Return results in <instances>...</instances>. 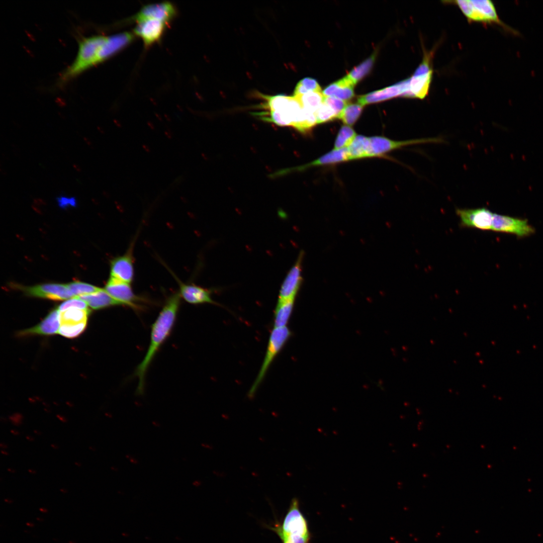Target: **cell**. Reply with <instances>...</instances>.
<instances>
[{"instance_id":"55","label":"cell","mask_w":543,"mask_h":543,"mask_svg":"<svg viewBox=\"0 0 543 543\" xmlns=\"http://www.w3.org/2000/svg\"><path fill=\"white\" fill-rule=\"evenodd\" d=\"M88 448L92 451H94L95 450V449L94 448V447L93 446H89Z\"/></svg>"},{"instance_id":"9","label":"cell","mask_w":543,"mask_h":543,"mask_svg":"<svg viewBox=\"0 0 543 543\" xmlns=\"http://www.w3.org/2000/svg\"><path fill=\"white\" fill-rule=\"evenodd\" d=\"M170 274L178 285V292L182 299L187 303L193 305H199L203 304H211L216 305H220L219 303L213 300L212 294L213 289H206L197 285L194 283H185L167 267Z\"/></svg>"},{"instance_id":"17","label":"cell","mask_w":543,"mask_h":543,"mask_svg":"<svg viewBox=\"0 0 543 543\" xmlns=\"http://www.w3.org/2000/svg\"><path fill=\"white\" fill-rule=\"evenodd\" d=\"M175 13L173 5L164 2L144 6L132 19L137 22L147 19H155L167 23L174 16Z\"/></svg>"},{"instance_id":"1","label":"cell","mask_w":543,"mask_h":543,"mask_svg":"<svg viewBox=\"0 0 543 543\" xmlns=\"http://www.w3.org/2000/svg\"><path fill=\"white\" fill-rule=\"evenodd\" d=\"M261 96L264 101L259 109L262 110L255 114L262 120L280 126H291L301 133L309 131L317 124L315 114L305 110L296 96Z\"/></svg>"},{"instance_id":"12","label":"cell","mask_w":543,"mask_h":543,"mask_svg":"<svg viewBox=\"0 0 543 543\" xmlns=\"http://www.w3.org/2000/svg\"><path fill=\"white\" fill-rule=\"evenodd\" d=\"M492 230L526 236L534 232V229L526 220L493 214Z\"/></svg>"},{"instance_id":"41","label":"cell","mask_w":543,"mask_h":543,"mask_svg":"<svg viewBox=\"0 0 543 543\" xmlns=\"http://www.w3.org/2000/svg\"><path fill=\"white\" fill-rule=\"evenodd\" d=\"M0 446L3 449H6V448H8V445L7 444H6L5 443H4V442H1V443Z\"/></svg>"},{"instance_id":"36","label":"cell","mask_w":543,"mask_h":543,"mask_svg":"<svg viewBox=\"0 0 543 543\" xmlns=\"http://www.w3.org/2000/svg\"><path fill=\"white\" fill-rule=\"evenodd\" d=\"M56 417L62 422L66 423L68 421L67 419L64 416L61 414H56Z\"/></svg>"},{"instance_id":"23","label":"cell","mask_w":543,"mask_h":543,"mask_svg":"<svg viewBox=\"0 0 543 543\" xmlns=\"http://www.w3.org/2000/svg\"><path fill=\"white\" fill-rule=\"evenodd\" d=\"M377 54V52H374L360 64L354 67L346 75L354 85L370 73L375 61Z\"/></svg>"},{"instance_id":"48","label":"cell","mask_w":543,"mask_h":543,"mask_svg":"<svg viewBox=\"0 0 543 543\" xmlns=\"http://www.w3.org/2000/svg\"><path fill=\"white\" fill-rule=\"evenodd\" d=\"M33 432H34V433L35 434H36L37 435H41L42 434L41 432L40 431L38 430L35 429V430H34Z\"/></svg>"},{"instance_id":"43","label":"cell","mask_w":543,"mask_h":543,"mask_svg":"<svg viewBox=\"0 0 543 543\" xmlns=\"http://www.w3.org/2000/svg\"><path fill=\"white\" fill-rule=\"evenodd\" d=\"M28 472L31 474H35L36 473V470L33 469H29L28 470Z\"/></svg>"},{"instance_id":"57","label":"cell","mask_w":543,"mask_h":543,"mask_svg":"<svg viewBox=\"0 0 543 543\" xmlns=\"http://www.w3.org/2000/svg\"><path fill=\"white\" fill-rule=\"evenodd\" d=\"M5 501L6 502H9V503H11V502H12V500H8V499H5Z\"/></svg>"},{"instance_id":"22","label":"cell","mask_w":543,"mask_h":543,"mask_svg":"<svg viewBox=\"0 0 543 543\" xmlns=\"http://www.w3.org/2000/svg\"><path fill=\"white\" fill-rule=\"evenodd\" d=\"M347 149L349 160L370 157L369 138L363 135H356L347 147Z\"/></svg>"},{"instance_id":"40","label":"cell","mask_w":543,"mask_h":543,"mask_svg":"<svg viewBox=\"0 0 543 543\" xmlns=\"http://www.w3.org/2000/svg\"><path fill=\"white\" fill-rule=\"evenodd\" d=\"M26 438L27 440H28V441H31V442L34 441V439H35L33 437H32V436L29 435H26Z\"/></svg>"},{"instance_id":"6","label":"cell","mask_w":543,"mask_h":543,"mask_svg":"<svg viewBox=\"0 0 543 543\" xmlns=\"http://www.w3.org/2000/svg\"><path fill=\"white\" fill-rule=\"evenodd\" d=\"M131 284L110 277L104 289L123 306L137 311L141 310L143 306L140 303L145 302L146 300L134 292Z\"/></svg>"},{"instance_id":"20","label":"cell","mask_w":543,"mask_h":543,"mask_svg":"<svg viewBox=\"0 0 543 543\" xmlns=\"http://www.w3.org/2000/svg\"><path fill=\"white\" fill-rule=\"evenodd\" d=\"M295 299L278 301L274 311V327L287 326L293 311Z\"/></svg>"},{"instance_id":"24","label":"cell","mask_w":543,"mask_h":543,"mask_svg":"<svg viewBox=\"0 0 543 543\" xmlns=\"http://www.w3.org/2000/svg\"><path fill=\"white\" fill-rule=\"evenodd\" d=\"M295 96L299 99L305 110L313 113H315L324 99V95L321 91L312 92Z\"/></svg>"},{"instance_id":"2","label":"cell","mask_w":543,"mask_h":543,"mask_svg":"<svg viewBox=\"0 0 543 543\" xmlns=\"http://www.w3.org/2000/svg\"><path fill=\"white\" fill-rule=\"evenodd\" d=\"M181 297L178 292L170 295L151 325L150 342L146 354L137 367L134 376L138 378L136 390L138 395L144 392L145 381L148 369L157 351L170 334L177 316L181 304Z\"/></svg>"},{"instance_id":"8","label":"cell","mask_w":543,"mask_h":543,"mask_svg":"<svg viewBox=\"0 0 543 543\" xmlns=\"http://www.w3.org/2000/svg\"><path fill=\"white\" fill-rule=\"evenodd\" d=\"M304 256V252L302 250L287 273L281 284L278 301L295 299L302 282V263Z\"/></svg>"},{"instance_id":"58","label":"cell","mask_w":543,"mask_h":543,"mask_svg":"<svg viewBox=\"0 0 543 543\" xmlns=\"http://www.w3.org/2000/svg\"><path fill=\"white\" fill-rule=\"evenodd\" d=\"M44 410H45V411L46 412H47V413H50V411H49V410H48V409H44Z\"/></svg>"},{"instance_id":"16","label":"cell","mask_w":543,"mask_h":543,"mask_svg":"<svg viewBox=\"0 0 543 543\" xmlns=\"http://www.w3.org/2000/svg\"><path fill=\"white\" fill-rule=\"evenodd\" d=\"M60 312L55 309L51 311L45 318L37 325L19 331V337H27L35 335H49L58 333L60 328Z\"/></svg>"},{"instance_id":"34","label":"cell","mask_w":543,"mask_h":543,"mask_svg":"<svg viewBox=\"0 0 543 543\" xmlns=\"http://www.w3.org/2000/svg\"><path fill=\"white\" fill-rule=\"evenodd\" d=\"M57 202L61 208H66L69 206L75 207L76 205V200L72 197H60L57 198Z\"/></svg>"},{"instance_id":"15","label":"cell","mask_w":543,"mask_h":543,"mask_svg":"<svg viewBox=\"0 0 543 543\" xmlns=\"http://www.w3.org/2000/svg\"><path fill=\"white\" fill-rule=\"evenodd\" d=\"M134 33L140 36L145 45L159 40L164 31L166 23L155 19H147L137 22Z\"/></svg>"},{"instance_id":"45","label":"cell","mask_w":543,"mask_h":543,"mask_svg":"<svg viewBox=\"0 0 543 543\" xmlns=\"http://www.w3.org/2000/svg\"><path fill=\"white\" fill-rule=\"evenodd\" d=\"M97 129H98V131H99V132H100V133H102V134H104V133H105V131H104V129H103V128H102L101 127H100V126H98V127H97Z\"/></svg>"},{"instance_id":"44","label":"cell","mask_w":543,"mask_h":543,"mask_svg":"<svg viewBox=\"0 0 543 543\" xmlns=\"http://www.w3.org/2000/svg\"><path fill=\"white\" fill-rule=\"evenodd\" d=\"M143 148L147 152H150V151L149 147L146 145H143Z\"/></svg>"},{"instance_id":"28","label":"cell","mask_w":543,"mask_h":543,"mask_svg":"<svg viewBox=\"0 0 543 543\" xmlns=\"http://www.w3.org/2000/svg\"><path fill=\"white\" fill-rule=\"evenodd\" d=\"M73 297L87 295L100 291L101 288L79 281H73L66 284Z\"/></svg>"},{"instance_id":"5","label":"cell","mask_w":543,"mask_h":543,"mask_svg":"<svg viewBox=\"0 0 543 543\" xmlns=\"http://www.w3.org/2000/svg\"><path fill=\"white\" fill-rule=\"evenodd\" d=\"M291 335L292 332L287 326L274 327L269 337L265 356L261 368L248 393L247 395L249 398L251 399L254 397L272 363L284 347Z\"/></svg>"},{"instance_id":"3","label":"cell","mask_w":543,"mask_h":543,"mask_svg":"<svg viewBox=\"0 0 543 543\" xmlns=\"http://www.w3.org/2000/svg\"><path fill=\"white\" fill-rule=\"evenodd\" d=\"M270 528L275 532L282 543H309L310 532L307 521L301 513L297 498H293L281 524Z\"/></svg>"},{"instance_id":"38","label":"cell","mask_w":543,"mask_h":543,"mask_svg":"<svg viewBox=\"0 0 543 543\" xmlns=\"http://www.w3.org/2000/svg\"><path fill=\"white\" fill-rule=\"evenodd\" d=\"M73 167L78 172H80L81 171L80 167L77 164H73Z\"/></svg>"},{"instance_id":"35","label":"cell","mask_w":543,"mask_h":543,"mask_svg":"<svg viewBox=\"0 0 543 543\" xmlns=\"http://www.w3.org/2000/svg\"><path fill=\"white\" fill-rule=\"evenodd\" d=\"M9 419L12 423L16 426H19L22 423L23 416L19 413H15L9 416Z\"/></svg>"},{"instance_id":"59","label":"cell","mask_w":543,"mask_h":543,"mask_svg":"<svg viewBox=\"0 0 543 543\" xmlns=\"http://www.w3.org/2000/svg\"><path fill=\"white\" fill-rule=\"evenodd\" d=\"M27 525H29V526H33V524H30V523H27Z\"/></svg>"},{"instance_id":"39","label":"cell","mask_w":543,"mask_h":543,"mask_svg":"<svg viewBox=\"0 0 543 543\" xmlns=\"http://www.w3.org/2000/svg\"><path fill=\"white\" fill-rule=\"evenodd\" d=\"M83 139H84V141L85 142V143L88 145H89V146L92 145V142H91L90 140L88 138H87L86 137H84Z\"/></svg>"},{"instance_id":"13","label":"cell","mask_w":543,"mask_h":543,"mask_svg":"<svg viewBox=\"0 0 543 543\" xmlns=\"http://www.w3.org/2000/svg\"><path fill=\"white\" fill-rule=\"evenodd\" d=\"M22 290L29 296L52 300H63L73 297L66 285L61 284H43L32 287H23Z\"/></svg>"},{"instance_id":"53","label":"cell","mask_w":543,"mask_h":543,"mask_svg":"<svg viewBox=\"0 0 543 543\" xmlns=\"http://www.w3.org/2000/svg\"><path fill=\"white\" fill-rule=\"evenodd\" d=\"M165 134L166 136H167V137H168L169 138H171V135L170 134V133H169V132H165Z\"/></svg>"},{"instance_id":"33","label":"cell","mask_w":543,"mask_h":543,"mask_svg":"<svg viewBox=\"0 0 543 543\" xmlns=\"http://www.w3.org/2000/svg\"><path fill=\"white\" fill-rule=\"evenodd\" d=\"M323 102L333 109L337 114V116L347 105L345 101L335 97H326L324 96Z\"/></svg>"},{"instance_id":"7","label":"cell","mask_w":543,"mask_h":543,"mask_svg":"<svg viewBox=\"0 0 543 543\" xmlns=\"http://www.w3.org/2000/svg\"><path fill=\"white\" fill-rule=\"evenodd\" d=\"M137 235L134 237L125 252L113 258L110 262V276L131 284L134 278L133 251Z\"/></svg>"},{"instance_id":"19","label":"cell","mask_w":543,"mask_h":543,"mask_svg":"<svg viewBox=\"0 0 543 543\" xmlns=\"http://www.w3.org/2000/svg\"><path fill=\"white\" fill-rule=\"evenodd\" d=\"M75 297L85 301L94 310H99L112 306H123L103 289L94 293Z\"/></svg>"},{"instance_id":"27","label":"cell","mask_w":543,"mask_h":543,"mask_svg":"<svg viewBox=\"0 0 543 543\" xmlns=\"http://www.w3.org/2000/svg\"><path fill=\"white\" fill-rule=\"evenodd\" d=\"M356 136L353 129L349 126H342L337 134L334 143V149H338L348 146Z\"/></svg>"},{"instance_id":"54","label":"cell","mask_w":543,"mask_h":543,"mask_svg":"<svg viewBox=\"0 0 543 543\" xmlns=\"http://www.w3.org/2000/svg\"><path fill=\"white\" fill-rule=\"evenodd\" d=\"M60 491L63 493H65L67 492V491L64 488L60 489Z\"/></svg>"},{"instance_id":"51","label":"cell","mask_w":543,"mask_h":543,"mask_svg":"<svg viewBox=\"0 0 543 543\" xmlns=\"http://www.w3.org/2000/svg\"><path fill=\"white\" fill-rule=\"evenodd\" d=\"M114 123H115L116 125V126H117V127H121V124L120 123H118V122H117V121L116 120H115V121H114Z\"/></svg>"},{"instance_id":"37","label":"cell","mask_w":543,"mask_h":543,"mask_svg":"<svg viewBox=\"0 0 543 543\" xmlns=\"http://www.w3.org/2000/svg\"><path fill=\"white\" fill-rule=\"evenodd\" d=\"M11 433L15 436H18L20 435V432L15 429H11L10 430Z\"/></svg>"},{"instance_id":"31","label":"cell","mask_w":543,"mask_h":543,"mask_svg":"<svg viewBox=\"0 0 543 543\" xmlns=\"http://www.w3.org/2000/svg\"><path fill=\"white\" fill-rule=\"evenodd\" d=\"M317 124H321L337 118L336 112L323 102L315 113Z\"/></svg>"},{"instance_id":"30","label":"cell","mask_w":543,"mask_h":543,"mask_svg":"<svg viewBox=\"0 0 543 543\" xmlns=\"http://www.w3.org/2000/svg\"><path fill=\"white\" fill-rule=\"evenodd\" d=\"M315 91H321L318 82L314 78L305 77L298 82L294 92V95L300 96Z\"/></svg>"},{"instance_id":"4","label":"cell","mask_w":543,"mask_h":543,"mask_svg":"<svg viewBox=\"0 0 543 543\" xmlns=\"http://www.w3.org/2000/svg\"><path fill=\"white\" fill-rule=\"evenodd\" d=\"M443 2L458 7L467 20L487 24H496L507 31L518 34V31L504 23L499 17L493 2L490 0H458Z\"/></svg>"},{"instance_id":"18","label":"cell","mask_w":543,"mask_h":543,"mask_svg":"<svg viewBox=\"0 0 543 543\" xmlns=\"http://www.w3.org/2000/svg\"><path fill=\"white\" fill-rule=\"evenodd\" d=\"M354 86L352 81L345 76L328 85L322 93L324 96L335 97L346 102L353 97Z\"/></svg>"},{"instance_id":"47","label":"cell","mask_w":543,"mask_h":543,"mask_svg":"<svg viewBox=\"0 0 543 543\" xmlns=\"http://www.w3.org/2000/svg\"><path fill=\"white\" fill-rule=\"evenodd\" d=\"M1 454L2 455H3L4 456H8L9 455V452H7L6 450H5L4 449H2L1 451Z\"/></svg>"},{"instance_id":"46","label":"cell","mask_w":543,"mask_h":543,"mask_svg":"<svg viewBox=\"0 0 543 543\" xmlns=\"http://www.w3.org/2000/svg\"><path fill=\"white\" fill-rule=\"evenodd\" d=\"M7 471H8L9 472H10V473H16V470H15V469H13V468H8L7 469Z\"/></svg>"},{"instance_id":"10","label":"cell","mask_w":543,"mask_h":543,"mask_svg":"<svg viewBox=\"0 0 543 543\" xmlns=\"http://www.w3.org/2000/svg\"><path fill=\"white\" fill-rule=\"evenodd\" d=\"M370 157L381 155L402 147L420 143L439 142L442 140L437 138L412 139L405 141H395L382 136L369 137Z\"/></svg>"},{"instance_id":"11","label":"cell","mask_w":543,"mask_h":543,"mask_svg":"<svg viewBox=\"0 0 543 543\" xmlns=\"http://www.w3.org/2000/svg\"><path fill=\"white\" fill-rule=\"evenodd\" d=\"M456 214L463 226L484 230H492L494 213L486 208L458 209Z\"/></svg>"},{"instance_id":"29","label":"cell","mask_w":543,"mask_h":543,"mask_svg":"<svg viewBox=\"0 0 543 543\" xmlns=\"http://www.w3.org/2000/svg\"><path fill=\"white\" fill-rule=\"evenodd\" d=\"M87 321L74 324H61L58 333L66 338H75L85 330Z\"/></svg>"},{"instance_id":"26","label":"cell","mask_w":543,"mask_h":543,"mask_svg":"<svg viewBox=\"0 0 543 543\" xmlns=\"http://www.w3.org/2000/svg\"><path fill=\"white\" fill-rule=\"evenodd\" d=\"M90 312L89 309H68L60 312L61 324H74L87 321Z\"/></svg>"},{"instance_id":"14","label":"cell","mask_w":543,"mask_h":543,"mask_svg":"<svg viewBox=\"0 0 543 543\" xmlns=\"http://www.w3.org/2000/svg\"><path fill=\"white\" fill-rule=\"evenodd\" d=\"M409 90L407 82L404 80L396 84L360 96L357 103L363 106L385 101L396 97H406Z\"/></svg>"},{"instance_id":"42","label":"cell","mask_w":543,"mask_h":543,"mask_svg":"<svg viewBox=\"0 0 543 543\" xmlns=\"http://www.w3.org/2000/svg\"><path fill=\"white\" fill-rule=\"evenodd\" d=\"M50 446L54 449H58L59 448V446L55 443H51Z\"/></svg>"},{"instance_id":"56","label":"cell","mask_w":543,"mask_h":543,"mask_svg":"<svg viewBox=\"0 0 543 543\" xmlns=\"http://www.w3.org/2000/svg\"><path fill=\"white\" fill-rule=\"evenodd\" d=\"M40 510L42 511V512H47V510L46 509H44V508H40Z\"/></svg>"},{"instance_id":"50","label":"cell","mask_w":543,"mask_h":543,"mask_svg":"<svg viewBox=\"0 0 543 543\" xmlns=\"http://www.w3.org/2000/svg\"><path fill=\"white\" fill-rule=\"evenodd\" d=\"M74 464L78 467H80L81 466V463L79 462H75Z\"/></svg>"},{"instance_id":"52","label":"cell","mask_w":543,"mask_h":543,"mask_svg":"<svg viewBox=\"0 0 543 543\" xmlns=\"http://www.w3.org/2000/svg\"><path fill=\"white\" fill-rule=\"evenodd\" d=\"M1 420L2 422H6L7 421V419L5 417H1Z\"/></svg>"},{"instance_id":"49","label":"cell","mask_w":543,"mask_h":543,"mask_svg":"<svg viewBox=\"0 0 543 543\" xmlns=\"http://www.w3.org/2000/svg\"><path fill=\"white\" fill-rule=\"evenodd\" d=\"M148 126L151 129H154V125H152V124L150 122L148 123Z\"/></svg>"},{"instance_id":"25","label":"cell","mask_w":543,"mask_h":543,"mask_svg":"<svg viewBox=\"0 0 543 543\" xmlns=\"http://www.w3.org/2000/svg\"><path fill=\"white\" fill-rule=\"evenodd\" d=\"M363 109V106L358 103L346 105L337 118L340 119L344 124L351 126L356 122Z\"/></svg>"},{"instance_id":"21","label":"cell","mask_w":543,"mask_h":543,"mask_svg":"<svg viewBox=\"0 0 543 543\" xmlns=\"http://www.w3.org/2000/svg\"><path fill=\"white\" fill-rule=\"evenodd\" d=\"M348 160V149L347 147H345L333 149L311 163L299 167L298 168L302 170L310 166L333 164Z\"/></svg>"},{"instance_id":"32","label":"cell","mask_w":543,"mask_h":543,"mask_svg":"<svg viewBox=\"0 0 543 543\" xmlns=\"http://www.w3.org/2000/svg\"><path fill=\"white\" fill-rule=\"evenodd\" d=\"M87 306L85 301L75 297L62 303L57 309L61 312L71 308L88 310Z\"/></svg>"}]
</instances>
